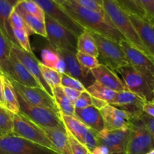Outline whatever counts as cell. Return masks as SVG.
<instances>
[{
    "label": "cell",
    "mask_w": 154,
    "mask_h": 154,
    "mask_svg": "<svg viewBox=\"0 0 154 154\" xmlns=\"http://www.w3.org/2000/svg\"><path fill=\"white\" fill-rule=\"evenodd\" d=\"M61 6L84 29L98 33L116 42H120L126 40L105 11L98 12L89 10L79 5L74 0H68Z\"/></svg>",
    "instance_id": "1"
},
{
    "label": "cell",
    "mask_w": 154,
    "mask_h": 154,
    "mask_svg": "<svg viewBox=\"0 0 154 154\" xmlns=\"http://www.w3.org/2000/svg\"><path fill=\"white\" fill-rule=\"evenodd\" d=\"M102 6L104 11L114 23L116 28L120 32L126 42L135 47L136 49L147 55L154 62L153 57L146 48L135 31L129 20L128 14L115 0H102Z\"/></svg>",
    "instance_id": "2"
},
{
    "label": "cell",
    "mask_w": 154,
    "mask_h": 154,
    "mask_svg": "<svg viewBox=\"0 0 154 154\" xmlns=\"http://www.w3.org/2000/svg\"><path fill=\"white\" fill-rule=\"evenodd\" d=\"M97 45L99 63L108 66L115 72L122 66L129 65L120 42L90 31Z\"/></svg>",
    "instance_id": "3"
},
{
    "label": "cell",
    "mask_w": 154,
    "mask_h": 154,
    "mask_svg": "<svg viewBox=\"0 0 154 154\" xmlns=\"http://www.w3.org/2000/svg\"><path fill=\"white\" fill-rule=\"evenodd\" d=\"M124 154H147L154 150V138L139 117L132 120Z\"/></svg>",
    "instance_id": "4"
},
{
    "label": "cell",
    "mask_w": 154,
    "mask_h": 154,
    "mask_svg": "<svg viewBox=\"0 0 154 154\" xmlns=\"http://www.w3.org/2000/svg\"><path fill=\"white\" fill-rule=\"evenodd\" d=\"M17 99L20 105V112L38 126L66 129L60 113L48 108L29 105L19 94H17Z\"/></svg>",
    "instance_id": "5"
},
{
    "label": "cell",
    "mask_w": 154,
    "mask_h": 154,
    "mask_svg": "<svg viewBox=\"0 0 154 154\" xmlns=\"http://www.w3.org/2000/svg\"><path fill=\"white\" fill-rule=\"evenodd\" d=\"M12 133L17 136L56 151L54 145L42 128L20 112L19 114H14Z\"/></svg>",
    "instance_id": "6"
},
{
    "label": "cell",
    "mask_w": 154,
    "mask_h": 154,
    "mask_svg": "<svg viewBox=\"0 0 154 154\" xmlns=\"http://www.w3.org/2000/svg\"><path fill=\"white\" fill-rule=\"evenodd\" d=\"M115 72L120 75L125 87L129 91L141 97L146 103L154 102V90L147 80L130 65L122 66Z\"/></svg>",
    "instance_id": "7"
},
{
    "label": "cell",
    "mask_w": 154,
    "mask_h": 154,
    "mask_svg": "<svg viewBox=\"0 0 154 154\" xmlns=\"http://www.w3.org/2000/svg\"><path fill=\"white\" fill-rule=\"evenodd\" d=\"M0 154H59L40 144L10 133L0 137Z\"/></svg>",
    "instance_id": "8"
},
{
    "label": "cell",
    "mask_w": 154,
    "mask_h": 154,
    "mask_svg": "<svg viewBox=\"0 0 154 154\" xmlns=\"http://www.w3.org/2000/svg\"><path fill=\"white\" fill-rule=\"evenodd\" d=\"M45 24L47 38L54 50L65 49L77 52L78 37L48 15H45Z\"/></svg>",
    "instance_id": "9"
},
{
    "label": "cell",
    "mask_w": 154,
    "mask_h": 154,
    "mask_svg": "<svg viewBox=\"0 0 154 154\" xmlns=\"http://www.w3.org/2000/svg\"><path fill=\"white\" fill-rule=\"evenodd\" d=\"M120 45L129 64L147 80L154 90V62L126 40L121 41Z\"/></svg>",
    "instance_id": "10"
},
{
    "label": "cell",
    "mask_w": 154,
    "mask_h": 154,
    "mask_svg": "<svg viewBox=\"0 0 154 154\" xmlns=\"http://www.w3.org/2000/svg\"><path fill=\"white\" fill-rule=\"evenodd\" d=\"M53 20L63 26V27L73 33L76 37L81 35L84 29L76 21L74 20L62 8L61 5L56 2L54 0H33Z\"/></svg>",
    "instance_id": "11"
},
{
    "label": "cell",
    "mask_w": 154,
    "mask_h": 154,
    "mask_svg": "<svg viewBox=\"0 0 154 154\" xmlns=\"http://www.w3.org/2000/svg\"><path fill=\"white\" fill-rule=\"evenodd\" d=\"M61 120L66 130L81 144L85 146L90 152L94 150L99 144L96 138V132L86 126L75 116H66L60 114Z\"/></svg>",
    "instance_id": "12"
},
{
    "label": "cell",
    "mask_w": 154,
    "mask_h": 154,
    "mask_svg": "<svg viewBox=\"0 0 154 154\" xmlns=\"http://www.w3.org/2000/svg\"><path fill=\"white\" fill-rule=\"evenodd\" d=\"M16 90L27 103L33 106L48 108L60 113L54 98L50 96L42 87H29L22 85L17 81H11Z\"/></svg>",
    "instance_id": "13"
},
{
    "label": "cell",
    "mask_w": 154,
    "mask_h": 154,
    "mask_svg": "<svg viewBox=\"0 0 154 154\" xmlns=\"http://www.w3.org/2000/svg\"><path fill=\"white\" fill-rule=\"evenodd\" d=\"M129 128L120 129H104L96 133L99 145H103L110 150L111 154H124L129 138Z\"/></svg>",
    "instance_id": "14"
},
{
    "label": "cell",
    "mask_w": 154,
    "mask_h": 154,
    "mask_svg": "<svg viewBox=\"0 0 154 154\" xmlns=\"http://www.w3.org/2000/svg\"><path fill=\"white\" fill-rule=\"evenodd\" d=\"M11 51L20 60L21 63L26 66L29 73L33 76V78L38 81L40 87L45 90L48 94L53 97L52 89L51 88L48 83L44 78L40 69L41 62L35 57L33 53H28L23 51L19 45H12Z\"/></svg>",
    "instance_id": "15"
},
{
    "label": "cell",
    "mask_w": 154,
    "mask_h": 154,
    "mask_svg": "<svg viewBox=\"0 0 154 154\" xmlns=\"http://www.w3.org/2000/svg\"><path fill=\"white\" fill-rule=\"evenodd\" d=\"M104 120L105 129H120L129 128L133 118L129 113L107 104L99 110Z\"/></svg>",
    "instance_id": "16"
},
{
    "label": "cell",
    "mask_w": 154,
    "mask_h": 154,
    "mask_svg": "<svg viewBox=\"0 0 154 154\" xmlns=\"http://www.w3.org/2000/svg\"><path fill=\"white\" fill-rule=\"evenodd\" d=\"M145 103L141 97L126 90L118 92L110 105L129 113L133 117H139L144 112L143 108Z\"/></svg>",
    "instance_id": "17"
},
{
    "label": "cell",
    "mask_w": 154,
    "mask_h": 154,
    "mask_svg": "<svg viewBox=\"0 0 154 154\" xmlns=\"http://www.w3.org/2000/svg\"><path fill=\"white\" fill-rule=\"evenodd\" d=\"M55 51L64 63L65 74L81 81L85 87L87 84L89 83L90 85H91L96 81L95 78H90L85 75L83 69L77 60V52L65 49H57Z\"/></svg>",
    "instance_id": "18"
},
{
    "label": "cell",
    "mask_w": 154,
    "mask_h": 154,
    "mask_svg": "<svg viewBox=\"0 0 154 154\" xmlns=\"http://www.w3.org/2000/svg\"><path fill=\"white\" fill-rule=\"evenodd\" d=\"M128 15L140 39L154 59V26L152 19L132 14Z\"/></svg>",
    "instance_id": "19"
},
{
    "label": "cell",
    "mask_w": 154,
    "mask_h": 154,
    "mask_svg": "<svg viewBox=\"0 0 154 154\" xmlns=\"http://www.w3.org/2000/svg\"><path fill=\"white\" fill-rule=\"evenodd\" d=\"M91 73L97 82L116 92H121L127 89L124 83L114 71L105 65L100 64L91 70Z\"/></svg>",
    "instance_id": "20"
},
{
    "label": "cell",
    "mask_w": 154,
    "mask_h": 154,
    "mask_svg": "<svg viewBox=\"0 0 154 154\" xmlns=\"http://www.w3.org/2000/svg\"><path fill=\"white\" fill-rule=\"evenodd\" d=\"M74 116L96 133L105 129L104 120L100 111L93 105L84 108H75Z\"/></svg>",
    "instance_id": "21"
},
{
    "label": "cell",
    "mask_w": 154,
    "mask_h": 154,
    "mask_svg": "<svg viewBox=\"0 0 154 154\" xmlns=\"http://www.w3.org/2000/svg\"><path fill=\"white\" fill-rule=\"evenodd\" d=\"M10 64L11 66L14 75L15 77V81L20 83L22 85L29 87H41L38 81L33 78L32 75L29 73L28 69L17 58L13 51H11L10 54Z\"/></svg>",
    "instance_id": "22"
},
{
    "label": "cell",
    "mask_w": 154,
    "mask_h": 154,
    "mask_svg": "<svg viewBox=\"0 0 154 154\" xmlns=\"http://www.w3.org/2000/svg\"><path fill=\"white\" fill-rule=\"evenodd\" d=\"M59 154H72L66 129L40 126Z\"/></svg>",
    "instance_id": "23"
},
{
    "label": "cell",
    "mask_w": 154,
    "mask_h": 154,
    "mask_svg": "<svg viewBox=\"0 0 154 154\" xmlns=\"http://www.w3.org/2000/svg\"><path fill=\"white\" fill-rule=\"evenodd\" d=\"M13 44L8 40L0 29V73L11 81H15V77L10 64V54Z\"/></svg>",
    "instance_id": "24"
},
{
    "label": "cell",
    "mask_w": 154,
    "mask_h": 154,
    "mask_svg": "<svg viewBox=\"0 0 154 154\" xmlns=\"http://www.w3.org/2000/svg\"><path fill=\"white\" fill-rule=\"evenodd\" d=\"M3 85V102L4 108L13 114L20 113V105L17 94L10 80L2 75Z\"/></svg>",
    "instance_id": "25"
},
{
    "label": "cell",
    "mask_w": 154,
    "mask_h": 154,
    "mask_svg": "<svg viewBox=\"0 0 154 154\" xmlns=\"http://www.w3.org/2000/svg\"><path fill=\"white\" fill-rule=\"evenodd\" d=\"M14 7L6 0H0V29L4 35L13 45H18L14 36L12 29L9 23V17Z\"/></svg>",
    "instance_id": "26"
},
{
    "label": "cell",
    "mask_w": 154,
    "mask_h": 154,
    "mask_svg": "<svg viewBox=\"0 0 154 154\" xmlns=\"http://www.w3.org/2000/svg\"><path fill=\"white\" fill-rule=\"evenodd\" d=\"M53 98L57 105L60 114L66 116H74L75 106L65 94L62 86L52 87Z\"/></svg>",
    "instance_id": "27"
},
{
    "label": "cell",
    "mask_w": 154,
    "mask_h": 154,
    "mask_svg": "<svg viewBox=\"0 0 154 154\" xmlns=\"http://www.w3.org/2000/svg\"><path fill=\"white\" fill-rule=\"evenodd\" d=\"M77 51L93 56L98 58L99 51L94 38L89 30L85 29L84 32L78 37Z\"/></svg>",
    "instance_id": "28"
},
{
    "label": "cell",
    "mask_w": 154,
    "mask_h": 154,
    "mask_svg": "<svg viewBox=\"0 0 154 154\" xmlns=\"http://www.w3.org/2000/svg\"><path fill=\"white\" fill-rule=\"evenodd\" d=\"M14 9L23 18L26 25L31 30L33 34L35 33V34L39 35L47 38V32L45 21L40 20L35 17H33L32 15L26 13L24 11H23L17 5L14 8Z\"/></svg>",
    "instance_id": "29"
},
{
    "label": "cell",
    "mask_w": 154,
    "mask_h": 154,
    "mask_svg": "<svg viewBox=\"0 0 154 154\" xmlns=\"http://www.w3.org/2000/svg\"><path fill=\"white\" fill-rule=\"evenodd\" d=\"M42 62L41 63L60 72V74L65 73V65L63 60L60 57L57 51L53 49H44L41 54Z\"/></svg>",
    "instance_id": "30"
},
{
    "label": "cell",
    "mask_w": 154,
    "mask_h": 154,
    "mask_svg": "<svg viewBox=\"0 0 154 154\" xmlns=\"http://www.w3.org/2000/svg\"><path fill=\"white\" fill-rule=\"evenodd\" d=\"M86 90L90 93L92 97L101 99L108 104H110L111 101L114 100L118 93L105 87L96 81L91 85L87 87Z\"/></svg>",
    "instance_id": "31"
},
{
    "label": "cell",
    "mask_w": 154,
    "mask_h": 154,
    "mask_svg": "<svg viewBox=\"0 0 154 154\" xmlns=\"http://www.w3.org/2000/svg\"><path fill=\"white\" fill-rule=\"evenodd\" d=\"M76 57L78 63H80L81 68L83 69L84 74L87 77L93 76L91 70L93 69H96L100 65L98 58L93 57V56L88 55V54H84V53L77 51Z\"/></svg>",
    "instance_id": "32"
},
{
    "label": "cell",
    "mask_w": 154,
    "mask_h": 154,
    "mask_svg": "<svg viewBox=\"0 0 154 154\" xmlns=\"http://www.w3.org/2000/svg\"><path fill=\"white\" fill-rule=\"evenodd\" d=\"M17 6L20 8L23 11L33 17H35L40 20L45 21V14L42 8L33 0H20Z\"/></svg>",
    "instance_id": "33"
},
{
    "label": "cell",
    "mask_w": 154,
    "mask_h": 154,
    "mask_svg": "<svg viewBox=\"0 0 154 154\" xmlns=\"http://www.w3.org/2000/svg\"><path fill=\"white\" fill-rule=\"evenodd\" d=\"M127 14L138 15L142 17H147L145 11L138 0H115Z\"/></svg>",
    "instance_id": "34"
},
{
    "label": "cell",
    "mask_w": 154,
    "mask_h": 154,
    "mask_svg": "<svg viewBox=\"0 0 154 154\" xmlns=\"http://www.w3.org/2000/svg\"><path fill=\"white\" fill-rule=\"evenodd\" d=\"M13 116L3 107L0 106V135H7L13 132Z\"/></svg>",
    "instance_id": "35"
},
{
    "label": "cell",
    "mask_w": 154,
    "mask_h": 154,
    "mask_svg": "<svg viewBox=\"0 0 154 154\" xmlns=\"http://www.w3.org/2000/svg\"><path fill=\"white\" fill-rule=\"evenodd\" d=\"M40 69L44 78L48 85L52 87L60 86L61 84V74L54 69L47 67L42 63H40Z\"/></svg>",
    "instance_id": "36"
},
{
    "label": "cell",
    "mask_w": 154,
    "mask_h": 154,
    "mask_svg": "<svg viewBox=\"0 0 154 154\" xmlns=\"http://www.w3.org/2000/svg\"><path fill=\"white\" fill-rule=\"evenodd\" d=\"M14 36L16 40L17 45L22 48L23 51H26L28 53H33L32 50L31 45H30L29 38V35L24 30L17 29H12Z\"/></svg>",
    "instance_id": "37"
},
{
    "label": "cell",
    "mask_w": 154,
    "mask_h": 154,
    "mask_svg": "<svg viewBox=\"0 0 154 154\" xmlns=\"http://www.w3.org/2000/svg\"><path fill=\"white\" fill-rule=\"evenodd\" d=\"M60 86H62L63 87L74 89V90H78L80 92L86 90V87L83 85L81 81L65 73L61 74V84H60Z\"/></svg>",
    "instance_id": "38"
},
{
    "label": "cell",
    "mask_w": 154,
    "mask_h": 154,
    "mask_svg": "<svg viewBox=\"0 0 154 154\" xmlns=\"http://www.w3.org/2000/svg\"><path fill=\"white\" fill-rule=\"evenodd\" d=\"M9 23H10L11 29H17L24 30V31H26L28 33L29 35H31L33 34L31 32V30L26 25L25 22L23 20V18L15 11L14 9L13 11L11 12V14L10 15V17H9Z\"/></svg>",
    "instance_id": "39"
},
{
    "label": "cell",
    "mask_w": 154,
    "mask_h": 154,
    "mask_svg": "<svg viewBox=\"0 0 154 154\" xmlns=\"http://www.w3.org/2000/svg\"><path fill=\"white\" fill-rule=\"evenodd\" d=\"M66 132H67L68 138H69L72 154H87L89 153L88 149L85 146L81 144L78 140L75 139L67 131H66Z\"/></svg>",
    "instance_id": "40"
},
{
    "label": "cell",
    "mask_w": 154,
    "mask_h": 154,
    "mask_svg": "<svg viewBox=\"0 0 154 154\" xmlns=\"http://www.w3.org/2000/svg\"><path fill=\"white\" fill-rule=\"evenodd\" d=\"M91 105H93L92 96H90V94L87 90L81 92L80 96L74 103L75 109V108H87V107L91 106Z\"/></svg>",
    "instance_id": "41"
},
{
    "label": "cell",
    "mask_w": 154,
    "mask_h": 154,
    "mask_svg": "<svg viewBox=\"0 0 154 154\" xmlns=\"http://www.w3.org/2000/svg\"><path fill=\"white\" fill-rule=\"evenodd\" d=\"M79 5L89 9V10L95 11L98 12H104L102 6L99 5L96 0H74Z\"/></svg>",
    "instance_id": "42"
},
{
    "label": "cell",
    "mask_w": 154,
    "mask_h": 154,
    "mask_svg": "<svg viewBox=\"0 0 154 154\" xmlns=\"http://www.w3.org/2000/svg\"><path fill=\"white\" fill-rule=\"evenodd\" d=\"M147 17L154 19V0H138Z\"/></svg>",
    "instance_id": "43"
},
{
    "label": "cell",
    "mask_w": 154,
    "mask_h": 154,
    "mask_svg": "<svg viewBox=\"0 0 154 154\" xmlns=\"http://www.w3.org/2000/svg\"><path fill=\"white\" fill-rule=\"evenodd\" d=\"M139 118L144 123L146 127L147 128L149 132H150V134L154 138V117L146 114L145 112H143L139 117Z\"/></svg>",
    "instance_id": "44"
},
{
    "label": "cell",
    "mask_w": 154,
    "mask_h": 154,
    "mask_svg": "<svg viewBox=\"0 0 154 154\" xmlns=\"http://www.w3.org/2000/svg\"><path fill=\"white\" fill-rule=\"evenodd\" d=\"M63 89L65 94H66V96L68 97V99H69L73 104L75 103V102L78 99V98L79 97L80 95H81V92L78 91V90L68 88V87H63Z\"/></svg>",
    "instance_id": "45"
},
{
    "label": "cell",
    "mask_w": 154,
    "mask_h": 154,
    "mask_svg": "<svg viewBox=\"0 0 154 154\" xmlns=\"http://www.w3.org/2000/svg\"><path fill=\"white\" fill-rule=\"evenodd\" d=\"M143 111L146 114L154 117V102H148V103L144 104Z\"/></svg>",
    "instance_id": "46"
},
{
    "label": "cell",
    "mask_w": 154,
    "mask_h": 154,
    "mask_svg": "<svg viewBox=\"0 0 154 154\" xmlns=\"http://www.w3.org/2000/svg\"><path fill=\"white\" fill-rule=\"evenodd\" d=\"M91 154H111L110 150L106 147L103 145H99L93 150H92Z\"/></svg>",
    "instance_id": "47"
},
{
    "label": "cell",
    "mask_w": 154,
    "mask_h": 154,
    "mask_svg": "<svg viewBox=\"0 0 154 154\" xmlns=\"http://www.w3.org/2000/svg\"><path fill=\"white\" fill-rule=\"evenodd\" d=\"M92 103H93V105L95 108H98L99 110L102 109L103 107H105L108 104L107 102H104V101L101 100V99H96V98L94 97H92Z\"/></svg>",
    "instance_id": "48"
},
{
    "label": "cell",
    "mask_w": 154,
    "mask_h": 154,
    "mask_svg": "<svg viewBox=\"0 0 154 154\" xmlns=\"http://www.w3.org/2000/svg\"><path fill=\"white\" fill-rule=\"evenodd\" d=\"M0 106L4 108V102H3V85L1 73H0Z\"/></svg>",
    "instance_id": "49"
},
{
    "label": "cell",
    "mask_w": 154,
    "mask_h": 154,
    "mask_svg": "<svg viewBox=\"0 0 154 154\" xmlns=\"http://www.w3.org/2000/svg\"><path fill=\"white\" fill-rule=\"evenodd\" d=\"M6 1L10 3V4L11 5L13 6L14 8L15 6H16L17 5V3L19 2L20 1V0H6Z\"/></svg>",
    "instance_id": "50"
},
{
    "label": "cell",
    "mask_w": 154,
    "mask_h": 154,
    "mask_svg": "<svg viewBox=\"0 0 154 154\" xmlns=\"http://www.w3.org/2000/svg\"><path fill=\"white\" fill-rule=\"evenodd\" d=\"M54 1L58 3L60 5H62L64 4L65 2H66L68 1V0H54Z\"/></svg>",
    "instance_id": "51"
},
{
    "label": "cell",
    "mask_w": 154,
    "mask_h": 154,
    "mask_svg": "<svg viewBox=\"0 0 154 154\" xmlns=\"http://www.w3.org/2000/svg\"><path fill=\"white\" fill-rule=\"evenodd\" d=\"M96 1L97 2L99 5H102V0H96Z\"/></svg>",
    "instance_id": "52"
},
{
    "label": "cell",
    "mask_w": 154,
    "mask_h": 154,
    "mask_svg": "<svg viewBox=\"0 0 154 154\" xmlns=\"http://www.w3.org/2000/svg\"><path fill=\"white\" fill-rule=\"evenodd\" d=\"M147 154H154V150H151V151L149 152V153H147Z\"/></svg>",
    "instance_id": "53"
},
{
    "label": "cell",
    "mask_w": 154,
    "mask_h": 154,
    "mask_svg": "<svg viewBox=\"0 0 154 154\" xmlns=\"http://www.w3.org/2000/svg\"><path fill=\"white\" fill-rule=\"evenodd\" d=\"M152 21H153V26H154V19H152Z\"/></svg>",
    "instance_id": "54"
},
{
    "label": "cell",
    "mask_w": 154,
    "mask_h": 154,
    "mask_svg": "<svg viewBox=\"0 0 154 154\" xmlns=\"http://www.w3.org/2000/svg\"><path fill=\"white\" fill-rule=\"evenodd\" d=\"M87 154H91V153H90V151H89V153H87Z\"/></svg>",
    "instance_id": "55"
},
{
    "label": "cell",
    "mask_w": 154,
    "mask_h": 154,
    "mask_svg": "<svg viewBox=\"0 0 154 154\" xmlns=\"http://www.w3.org/2000/svg\"><path fill=\"white\" fill-rule=\"evenodd\" d=\"M0 137H1V135H0Z\"/></svg>",
    "instance_id": "56"
}]
</instances>
